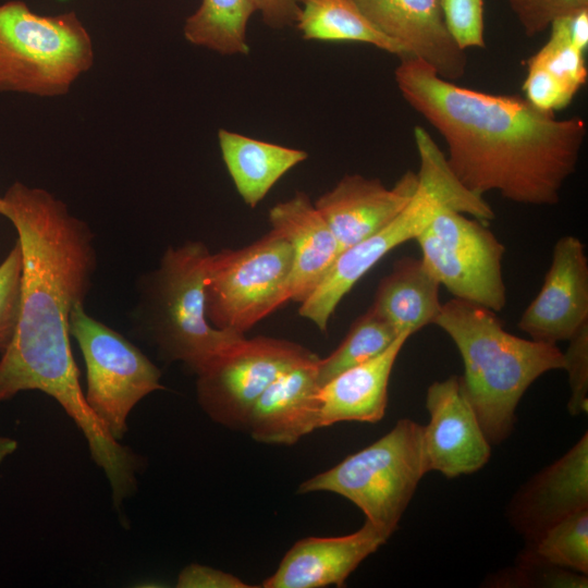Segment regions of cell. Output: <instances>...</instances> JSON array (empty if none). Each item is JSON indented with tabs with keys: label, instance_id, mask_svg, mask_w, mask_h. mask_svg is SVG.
Returning a JSON list of instances; mask_svg holds the SVG:
<instances>
[{
	"label": "cell",
	"instance_id": "cell-1",
	"mask_svg": "<svg viewBox=\"0 0 588 588\" xmlns=\"http://www.w3.org/2000/svg\"><path fill=\"white\" fill-rule=\"evenodd\" d=\"M0 215L16 230L23 255L21 316L0 357V402L40 391L97 442L106 427L86 402L70 341L71 313L84 304L97 268L94 234L61 199L21 182L0 197Z\"/></svg>",
	"mask_w": 588,
	"mask_h": 588
},
{
	"label": "cell",
	"instance_id": "cell-2",
	"mask_svg": "<svg viewBox=\"0 0 588 588\" xmlns=\"http://www.w3.org/2000/svg\"><path fill=\"white\" fill-rule=\"evenodd\" d=\"M400 60L401 95L444 139L446 160L469 191L524 205L559 203L587 136L584 119H558L526 98L462 87L420 59Z\"/></svg>",
	"mask_w": 588,
	"mask_h": 588
},
{
	"label": "cell",
	"instance_id": "cell-3",
	"mask_svg": "<svg viewBox=\"0 0 588 588\" xmlns=\"http://www.w3.org/2000/svg\"><path fill=\"white\" fill-rule=\"evenodd\" d=\"M433 324L460 352L462 390L490 444L511 434L517 405L534 381L564 369V355L556 345L511 334L494 311L480 305L453 297L442 304Z\"/></svg>",
	"mask_w": 588,
	"mask_h": 588
},
{
	"label": "cell",
	"instance_id": "cell-4",
	"mask_svg": "<svg viewBox=\"0 0 588 588\" xmlns=\"http://www.w3.org/2000/svg\"><path fill=\"white\" fill-rule=\"evenodd\" d=\"M211 253L200 241L170 246L156 269L143 275L135 320L168 363L200 372L245 334L221 330L207 319L205 279Z\"/></svg>",
	"mask_w": 588,
	"mask_h": 588
},
{
	"label": "cell",
	"instance_id": "cell-5",
	"mask_svg": "<svg viewBox=\"0 0 588 588\" xmlns=\"http://www.w3.org/2000/svg\"><path fill=\"white\" fill-rule=\"evenodd\" d=\"M94 60L91 37L74 11L42 15L22 0L0 3V91L65 95Z\"/></svg>",
	"mask_w": 588,
	"mask_h": 588
},
{
	"label": "cell",
	"instance_id": "cell-6",
	"mask_svg": "<svg viewBox=\"0 0 588 588\" xmlns=\"http://www.w3.org/2000/svg\"><path fill=\"white\" fill-rule=\"evenodd\" d=\"M427 473L424 426L402 418L377 441L303 481L297 493L339 494L390 538Z\"/></svg>",
	"mask_w": 588,
	"mask_h": 588
},
{
	"label": "cell",
	"instance_id": "cell-7",
	"mask_svg": "<svg viewBox=\"0 0 588 588\" xmlns=\"http://www.w3.org/2000/svg\"><path fill=\"white\" fill-rule=\"evenodd\" d=\"M292 267L291 245L274 230L245 247L211 254L205 279L208 321L245 334L289 302Z\"/></svg>",
	"mask_w": 588,
	"mask_h": 588
},
{
	"label": "cell",
	"instance_id": "cell-8",
	"mask_svg": "<svg viewBox=\"0 0 588 588\" xmlns=\"http://www.w3.org/2000/svg\"><path fill=\"white\" fill-rule=\"evenodd\" d=\"M70 334L85 362L86 402L120 441L133 408L148 394L164 389L161 371L130 340L89 316L83 303L71 313Z\"/></svg>",
	"mask_w": 588,
	"mask_h": 588
},
{
	"label": "cell",
	"instance_id": "cell-9",
	"mask_svg": "<svg viewBox=\"0 0 588 588\" xmlns=\"http://www.w3.org/2000/svg\"><path fill=\"white\" fill-rule=\"evenodd\" d=\"M414 240L425 266L454 298L494 313L505 307V247L486 223L440 205Z\"/></svg>",
	"mask_w": 588,
	"mask_h": 588
},
{
	"label": "cell",
	"instance_id": "cell-10",
	"mask_svg": "<svg viewBox=\"0 0 588 588\" xmlns=\"http://www.w3.org/2000/svg\"><path fill=\"white\" fill-rule=\"evenodd\" d=\"M317 357L289 340L244 335L196 375L197 402L212 421L246 430L250 411L265 390L282 373Z\"/></svg>",
	"mask_w": 588,
	"mask_h": 588
},
{
	"label": "cell",
	"instance_id": "cell-11",
	"mask_svg": "<svg viewBox=\"0 0 588 588\" xmlns=\"http://www.w3.org/2000/svg\"><path fill=\"white\" fill-rule=\"evenodd\" d=\"M440 205L433 193L418 184L413 199L391 223L339 254L320 284L301 304L299 315L326 332L335 308L351 289L388 253L414 240Z\"/></svg>",
	"mask_w": 588,
	"mask_h": 588
},
{
	"label": "cell",
	"instance_id": "cell-12",
	"mask_svg": "<svg viewBox=\"0 0 588 588\" xmlns=\"http://www.w3.org/2000/svg\"><path fill=\"white\" fill-rule=\"evenodd\" d=\"M426 408L430 416L424 426L428 471L455 478L488 463L491 444L462 390L460 376L432 382L426 392Z\"/></svg>",
	"mask_w": 588,
	"mask_h": 588
},
{
	"label": "cell",
	"instance_id": "cell-13",
	"mask_svg": "<svg viewBox=\"0 0 588 588\" xmlns=\"http://www.w3.org/2000/svg\"><path fill=\"white\" fill-rule=\"evenodd\" d=\"M588 323V260L574 235L556 241L544 282L524 310L518 328L530 339L556 345Z\"/></svg>",
	"mask_w": 588,
	"mask_h": 588
},
{
	"label": "cell",
	"instance_id": "cell-14",
	"mask_svg": "<svg viewBox=\"0 0 588 588\" xmlns=\"http://www.w3.org/2000/svg\"><path fill=\"white\" fill-rule=\"evenodd\" d=\"M383 35L450 82L462 78L467 58L444 24L440 0H353Z\"/></svg>",
	"mask_w": 588,
	"mask_h": 588
},
{
	"label": "cell",
	"instance_id": "cell-15",
	"mask_svg": "<svg viewBox=\"0 0 588 588\" xmlns=\"http://www.w3.org/2000/svg\"><path fill=\"white\" fill-rule=\"evenodd\" d=\"M417 187L413 171L405 172L391 188L379 179L346 174L314 204L342 252L391 223L413 199Z\"/></svg>",
	"mask_w": 588,
	"mask_h": 588
},
{
	"label": "cell",
	"instance_id": "cell-16",
	"mask_svg": "<svg viewBox=\"0 0 588 588\" xmlns=\"http://www.w3.org/2000/svg\"><path fill=\"white\" fill-rule=\"evenodd\" d=\"M584 509H588L587 432L517 491L509 517L530 543L552 525Z\"/></svg>",
	"mask_w": 588,
	"mask_h": 588
},
{
	"label": "cell",
	"instance_id": "cell-17",
	"mask_svg": "<svg viewBox=\"0 0 588 588\" xmlns=\"http://www.w3.org/2000/svg\"><path fill=\"white\" fill-rule=\"evenodd\" d=\"M389 537L368 520L356 531L339 537H308L296 541L265 588L343 587L350 575Z\"/></svg>",
	"mask_w": 588,
	"mask_h": 588
},
{
	"label": "cell",
	"instance_id": "cell-18",
	"mask_svg": "<svg viewBox=\"0 0 588 588\" xmlns=\"http://www.w3.org/2000/svg\"><path fill=\"white\" fill-rule=\"evenodd\" d=\"M271 230L291 245L293 267L287 298L302 304L323 280L341 247L330 226L304 192L275 204L268 216Z\"/></svg>",
	"mask_w": 588,
	"mask_h": 588
},
{
	"label": "cell",
	"instance_id": "cell-19",
	"mask_svg": "<svg viewBox=\"0 0 588 588\" xmlns=\"http://www.w3.org/2000/svg\"><path fill=\"white\" fill-rule=\"evenodd\" d=\"M316 359L277 378L255 402L246 430L260 443L293 445L319 429V390Z\"/></svg>",
	"mask_w": 588,
	"mask_h": 588
},
{
	"label": "cell",
	"instance_id": "cell-20",
	"mask_svg": "<svg viewBox=\"0 0 588 588\" xmlns=\"http://www.w3.org/2000/svg\"><path fill=\"white\" fill-rule=\"evenodd\" d=\"M412 333L399 334L380 354L332 378L319 390V428L343 421L377 422L385 414L395 360Z\"/></svg>",
	"mask_w": 588,
	"mask_h": 588
},
{
	"label": "cell",
	"instance_id": "cell-21",
	"mask_svg": "<svg viewBox=\"0 0 588 588\" xmlns=\"http://www.w3.org/2000/svg\"><path fill=\"white\" fill-rule=\"evenodd\" d=\"M440 283L421 258L397 259L381 279L370 309L400 334L431 324L441 311Z\"/></svg>",
	"mask_w": 588,
	"mask_h": 588
},
{
	"label": "cell",
	"instance_id": "cell-22",
	"mask_svg": "<svg viewBox=\"0 0 588 588\" xmlns=\"http://www.w3.org/2000/svg\"><path fill=\"white\" fill-rule=\"evenodd\" d=\"M221 156L234 186L255 208L292 168L305 161V150L282 146L220 128Z\"/></svg>",
	"mask_w": 588,
	"mask_h": 588
},
{
	"label": "cell",
	"instance_id": "cell-23",
	"mask_svg": "<svg viewBox=\"0 0 588 588\" xmlns=\"http://www.w3.org/2000/svg\"><path fill=\"white\" fill-rule=\"evenodd\" d=\"M296 27L305 40L355 41L372 45L399 58L404 48L379 32L353 0H299Z\"/></svg>",
	"mask_w": 588,
	"mask_h": 588
},
{
	"label": "cell",
	"instance_id": "cell-24",
	"mask_svg": "<svg viewBox=\"0 0 588 588\" xmlns=\"http://www.w3.org/2000/svg\"><path fill=\"white\" fill-rule=\"evenodd\" d=\"M256 11L253 0H203L186 19L184 37L221 54H247L246 27Z\"/></svg>",
	"mask_w": 588,
	"mask_h": 588
},
{
	"label": "cell",
	"instance_id": "cell-25",
	"mask_svg": "<svg viewBox=\"0 0 588 588\" xmlns=\"http://www.w3.org/2000/svg\"><path fill=\"white\" fill-rule=\"evenodd\" d=\"M414 138L419 156V170L416 172L418 184L436 194L446 208L471 216L486 224L493 220L495 213L490 205L458 180L427 131L416 126Z\"/></svg>",
	"mask_w": 588,
	"mask_h": 588
},
{
	"label": "cell",
	"instance_id": "cell-26",
	"mask_svg": "<svg viewBox=\"0 0 588 588\" xmlns=\"http://www.w3.org/2000/svg\"><path fill=\"white\" fill-rule=\"evenodd\" d=\"M522 564L552 566L588 574V509L549 527L528 543Z\"/></svg>",
	"mask_w": 588,
	"mask_h": 588
},
{
	"label": "cell",
	"instance_id": "cell-27",
	"mask_svg": "<svg viewBox=\"0 0 588 588\" xmlns=\"http://www.w3.org/2000/svg\"><path fill=\"white\" fill-rule=\"evenodd\" d=\"M397 335L387 321L369 308L352 323L340 345L330 355L317 360L320 387L341 372L380 354Z\"/></svg>",
	"mask_w": 588,
	"mask_h": 588
},
{
	"label": "cell",
	"instance_id": "cell-28",
	"mask_svg": "<svg viewBox=\"0 0 588 588\" xmlns=\"http://www.w3.org/2000/svg\"><path fill=\"white\" fill-rule=\"evenodd\" d=\"M550 28L549 40L529 58L527 64L543 70L576 95L586 84L588 72L585 51L573 41L572 15L554 21Z\"/></svg>",
	"mask_w": 588,
	"mask_h": 588
},
{
	"label": "cell",
	"instance_id": "cell-29",
	"mask_svg": "<svg viewBox=\"0 0 588 588\" xmlns=\"http://www.w3.org/2000/svg\"><path fill=\"white\" fill-rule=\"evenodd\" d=\"M23 255L19 241L0 264V353L12 342L22 307Z\"/></svg>",
	"mask_w": 588,
	"mask_h": 588
},
{
	"label": "cell",
	"instance_id": "cell-30",
	"mask_svg": "<svg viewBox=\"0 0 588 588\" xmlns=\"http://www.w3.org/2000/svg\"><path fill=\"white\" fill-rule=\"evenodd\" d=\"M446 29L462 50L485 48L483 0H440Z\"/></svg>",
	"mask_w": 588,
	"mask_h": 588
},
{
	"label": "cell",
	"instance_id": "cell-31",
	"mask_svg": "<svg viewBox=\"0 0 588 588\" xmlns=\"http://www.w3.org/2000/svg\"><path fill=\"white\" fill-rule=\"evenodd\" d=\"M524 32L532 37L561 17L588 10V0H506Z\"/></svg>",
	"mask_w": 588,
	"mask_h": 588
},
{
	"label": "cell",
	"instance_id": "cell-32",
	"mask_svg": "<svg viewBox=\"0 0 588 588\" xmlns=\"http://www.w3.org/2000/svg\"><path fill=\"white\" fill-rule=\"evenodd\" d=\"M564 355V370L568 373L571 397L567 404L572 415L588 409V323L584 324L569 340Z\"/></svg>",
	"mask_w": 588,
	"mask_h": 588
},
{
	"label": "cell",
	"instance_id": "cell-33",
	"mask_svg": "<svg viewBox=\"0 0 588 588\" xmlns=\"http://www.w3.org/2000/svg\"><path fill=\"white\" fill-rule=\"evenodd\" d=\"M179 588H250L252 585L237 576L221 569L192 563L180 572L176 579Z\"/></svg>",
	"mask_w": 588,
	"mask_h": 588
},
{
	"label": "cell",
	"instance_id": "cell-34",
	"mask_svg": "<svg viewBox=\"0 0 588 588\" xmlns=\"http://www.w3.org/2000/svg\"><path fill=\"white\" fill-rule=\"evenodd\" d=\"M266 25L281 29L294 25L301 11L299 0H253Z\"/></svg>",
	"mask_w": 588,
	"mask_h": 588
},
{
	"label": "cell",
	"instance_id": "cell-35",
	"mask_svg": "<svg viewBox=\"0 0 588 588\" xmlns=\"http://www.w3.org/2000/svg\"><path fill=\"white\" fill-rule=\"evenodd\" d=\"M17 449V441L0 436V464L11 454H13Z\"/></svg>",
	"mask_w": 588,
	"mask_h": 588
}]
</instances>
